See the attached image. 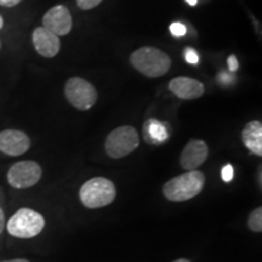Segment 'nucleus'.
Returning <instances> with one entry per match:
<instances>
[{
	"label": "nucleus",
	"mask_w": 262,
	"mask_h": 262,
	"mask_svg": "<svg viewBox=\"0 0 262 262\" xmlns=\"http://www.w3.org/2000/svg\"><path fill=\"white\" fill-rule=\"evenodd\" d=\"M143 134H145V140L147 142L159 145V143H163L164 141L168 140L169 129L166 124L160 123L156 119H149L145 123Z\"/></svg>",
	"instance_id": "14"
},
{
	"label": "nucleus",
	"mask_w": 262,
	"mask_h": 262,
	"mask_svg": "<svg viewBox=\"0 0 262 262\" xmlns=\"http://www.w3.org/2000/svg\"><path fill=\"white\" fill-rule=\"evenodd\" d=\"M0 49H2V41H0Z\"/></svg>",
	"instance_id": "27"
},
{
	"label": "nucleus",
	"mask_w": 262,
	"mask_h": 262,
	"mask_svg": "<svg viewBox=\"0 0 262 262\" xmlns=\"http://www.w3.org/2000/svg\"><path fill=\"white\" fill-rule=\"evenodd\" d=\"M73 21L70 10L64 5H56L49 9L42 17V27L56 34L57 37H63L71 32Z\"/></svg>",
	"instance_id": "9"
},
{
	"label": "nucleus",
	"mask_w": 262,
	"mask_h": 262,
	"mask_svg": "<svg viewBox=\"0 0 262 262\" xmlns=\"http://www.w3.org/2000/svg\"><path fill=\"white\" fill-rule=\"evenodd\" d=\"M45 217L32 208H21L6 220L5 229L11 237L17 239H33L44 231Z\"/></svg>",
	"instance_id": "3"
},
{
	"label": "nucleus",
	"mask_w": 262,
	"mask_h": 262,
	"mask_svg": "<svg viewBox=\"0 0 262 262\" xmlns=\"http://www.w3.org/2000/svg\"><path fill=\"white\" fill-rule=\"evenodd\" d=\"M31 139L25 131L5 129L0 131V153L9 157H19L31 148Z\"/></svg>",
	"instance_id": "8"
},
{
	"label": "nucleus",
	"mask_w": 262,
	"mask_h": 262,
	"mask_svg": "<svg viewBox=\"0 0 262 262\" xmlns=\"http://www.w3.org/2000/svg\"><path fill=\"white\" fill-rule=\"evenodd\" d=\"M248 227L253 232H255V233H261L262 232V208L261 206L254 209V210L250 212V215H249L248 217Z\"/></svg>",
	"instance_id": "15"
},
{
	"label": "nucleus",
	"mask_w": 262,
	"mask_h": 262,
	"mask_svg": "<svg viewBox=\"0 0 262 262\" xmlns=\"http://www.w3.org/2000/svg\"><path fill=\"white\" fill-rule=\"evenodd\" d=\"M130 62L136 71L148 78H159L171 68V58L168 54L153 47L139 48L131 54Z\"/></svg>",
	"instance_id": "2"
},
{
	"label": "nucleus",
	"mask_w": 262,
	"mask_h": 262,
	"mask_svg": "<svg viewBox=\"0 0 262 262\" xmlns=\"http://www.w3.org/2000/svg\"><path fill=\"white\" fill-rule=\"evenodd\" d=\"M244 146L255 156H262V123L258 120L249 122L242 131Z\"/></svg>",
	"instance_id": "13"
},
{
	"label": "nucleus",
	"mask_w": 262,
	"mask_h": 262,
	"mask_svg": "<svg viewBox=\"0 0 262 262\" xmlns=\"http://www.w3.org/2000/svg\"><path fill=\"white\" fill-rule=\"evenodd\" d=\"M234 178V169L231 164H227L225 165L221 170V179L224 180L225 182H231Z\"/></svg>",
	"instance_id": "18"
},
{
	"label": "nucleus",
	"mask_w": 262,
	"mask_h": 262,
	"mask_svg": "<svg viewBox=\"0 0 262 262\" xmlns=\"http://www.w3.org/2000/svg\"><path fill=\"white\" fill-rule=\"evenodd\" d=\"M209 156V147L203 140H191L180 156V165L182 169L191 171L196 170L205 163Z\"/></svg>",
	"instance_id": "10"
},
{
	"label": "nucleus",
	"mask_w": 262,
	"mask_h": 262,
	"mask_svg": "<svg viewBox=\"0 0 262 262\" xmlns=\"http://www.w3.org/2000/svg\"><path fill=\"white\" fill-rule=\"evenodd\" d=\"M227 63H228V67H229V71H231V72H237L238 71L239 62H238L237 57H235L234 55H231V56L228 57Z\"/></svg>",
	"instance_id": "21"
},
{
	"label": "nucleus",
	"mask_w": 262,
	"mask_h": 262,
	"mask_svg": "<svg viewBox=\"0 0 262 262\" xmlns=\"http://www.w3.org/2000/svg\"><path fill=\"white\" fill-rule=\"evenodd\" d=\"M41 165L34 160H21L12 164L6 172V181L15 189H27L41 180Z\"/></svg>",
	"instance_id": "7"
},
{
	"label": "nucleus",
	"mask_w": 262,
	"mask_h": 262,
	"mask_svg": "<svg viewBox=\"0 0 262 262\" xmlns=\"http://www.w3.org/2000/svg\"><path fill=\"white\" fill-rule=\"evenodd\" d=\"M32 42L35 51L45 58L55 57L61 49L60 38L45 27H37L33 31Z\"/></svg>",
	"instance_id": "11"
},
{
	"label": "nucleus",
	"mask_w": 262,
	"mask_h": 262,
	"mask_svg": "<svg viewBox=\"0 0 262 262\" xmlns=\"http://www.w3.org/2000/svg\"><path fill=\"white\" fill-rule=\"evenodd\" d=\"M64 95L71 106L79 111H88L96 103L98 94L93 84L80 77H72L64 85Z\"/></svg>",
	"instance_id": "6"
},
{
	"label": "nucleus",
	"mask_w": 262,
	"mask_h": 262,
	"mask_svg": "<svg viewBox=\"0 0 262 262\" xmlns=\"http://www.w3.org/2000/svg\"><path fill=\"white\" fill-rule=\"evenodd\" d=\"M116 186L110 179L97 176L88 180L80 187L79 199L85 208L100 209L112 204L116 199Z\"/></svg>",
	"instance_id": "4"
},
{
	"label": "nucleus",
	"mask_w": 262,
	"mask_h": 262,
	"mask_svg": "<svg viewBox=\"0 0 262 262\" xmlns=\"http://www.w3.org/2000/svg\"><path fill=\"white\" fill-rule=\"evenodd\" d=\"M204 186V173L199 170H191L170 179L163 186V194L170 202H186L198 195Z\"/></svg>",
	"instance_id": "1"
},
{
	"label": "nucleus",
	"mask_w": 262,
	"mask_h": 262,
	"mask_svg": "<svg viewBox=\"0 0 262 262\" xmlns=\"http://www.w3.org/2000/svg\"><path fill=\"white\" fill-rule=\"evenodd\" d=\"M3 27H4V19H3L2 15H0V29H2Z\"/></svg>",
	"instance_id": "26"
},
{
	"label": "nucleus",
	"mask_w": 262,
	"mask_h": 262,
	"mask_svg": "<svg viewBox=\"0 0 262 262\" xmlns=\"http://www.w3.org/2000/svg\"><path fill=\"white\" fill-rule=\"evenodd\" d=\"M185 57H186V61H187L188 63H191V64H196L199 62L198 54H196L194 49H192V48L186 49Z\"/></svg>",
	"instance_id": "19"
},
{
	"label": "nucleus",
	"mask_w": 262,
	"mask_h": 262,
	"mask_svg": "<svg viewBox=\"0 0 262 262\" xmlns=\"http://www.w3.org/2000/svg\"><path fill=\"white\" fill-rule=\"evenodd\" d=\"M169 89L181 100H196L204 94L205 88L199 80L189 77H178L170 80Z\"/></svg>",
	"instance_id": "12"
},
{
	"label": "nucleus",
	"mask_w": 262,
	"mask_h": 262,
	"mask_svg": "<svg viewBox=\"0 0 262 262\" xmlns=\"http://www.w3.org/2000/svg\"><path fill=\"white\" fill-rule=\"evenodd\" d=\"M186 2H187L191 6H195L196 5V2H198V0H186Z\"/></svg>",
	"instance_id": "24"
},
{
	"label": "nucleus",
	"mask_w": 262,
	"mask_h": 262,
	"mask_svg": "<svg viewBox=\"0 0 262 262\" xmlns=\"http://www.w3.org/2000/svg\"><path fill=\"white\" fill-rule=\"evenodd\" d=\"M102 3V0H77L78 8L81 10H91Z\"/></svg>",
	"instance_id": "17"
},
{
	"label": "nucleus",
	"mask_w": 262,
	"mask_h": 262,
	"mask_svg": "<svg viewBox=\"0 0 262 262\" xmlns=\"http://www.w3.org/2000/svg\"><path fill=\"white\" fill-rule=\"evenodd\" d=\"M21 2L22 0H0V6H3V8H14Z\"/></svg>",
	"instance_id": "22"
},
{
	"label": "nucleus",
	"mask_w": 262,
	"mask_h": 262,
	"mask_svg": "<svg viewBox=\"0 0 262 262\" xmlns=\"http://www.w3.org/2000/svg\"><path fill=\"white\" fill-rule=\"evenodd\" d=\"M5 226H6L5 210H4V206L2 204V202H0V237H2L3 233H4Z\"/></svg>",
	"instance_id": "20"
},
{
	"label": "nucleus",
	"mask_w": 262,
	"mask_h": 262,
	"mask_svg": "<svg viewBox=\"0 0 262 262\" xmlns=\"http://www.w3.org/2000/svg\"><path fill=\"white\" fill-rule=\"evenodd\" d=\"M0 262H31L29 260H27V258H10V260H3Z\"/></svg>",
	"instance_id": "23"
},
{
	"label": "nucleus",
	"mask_w": 262,
	"mask_h": 262,
	"mask_svg": "<svg viewBox=\"0 0 262 262\" xmlns=\"http://www.w3.org/2000/svg\"><path fill=\"white\" fill-rule=\"evenodd\" d=\"M140 145V136L134 126L123 125L108 134L104 149L108 157L120 159L131 155Z\"/></svg>",
	"instance_id": "5"
},
{
	"label": "nucleus",
	"mask_w": 262,
	"mask_h": 262,
	"mask_svg": "<svg viewBox=\"0 0 262 262\" xmlns=\"http://www.w3.org/2000/svg\"><path fill=\"white\" fill-rule=\"evenodd\" d=\"M172 262H191V261L187 260V258H178V260H175Z\"/></svg>",
	"instance_id": "25"
},
{
	"label": "nucleus",
	"mask_w": 262,
	"mask_h": 262,
	"mask_svg": "<svg viewBox=\"0 0 262 262\" xmlns=\"http://www.w3.org/2000/svg\"><path fill=\"white\" fill-rule=\"evenodd\" d=\"M170 32H171L173 37H182L187 32V28H186L185 25L180 24V22H173V24L170 25Z\"/></svg>",
	"instance_id": "16"
}]
</instances>
